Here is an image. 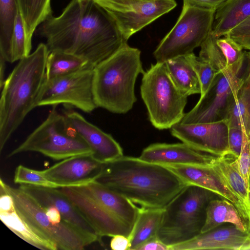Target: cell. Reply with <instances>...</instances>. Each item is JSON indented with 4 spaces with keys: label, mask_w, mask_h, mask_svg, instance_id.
Here are the masks:
<instances>
[{
    "label": "cell",
    "mask_w": 250,
    "mask_h": 250,
    "mask_svg": "<svg viewBox=\"0 0 250 250\" xmlns=\"http://www.w3.org/2000/svg\"><path fill=\"white\" fill-rule=\"evenodd\" d=\"M246 56L250 60V50L248 52H247V53H246Z\"/></svg>",
    "instance_id": "45"
},
{
    "label": "cell",
    "mask_w": 250,
    "mask_h": 250,
    "mask_svg": "<svg viewBox=\"0 0 250 250\" xmlns=\"http://www.w3.org/2000/svg\"><path fill=\"white\" fill-rule=\"evenodd\" d=\"M165 63L171 80L183 94L188 96L201 93L198 77L185 56L169 59Z\"/></svg>",
    "instance_id": "27"
},
{
    "label": "cell",
    "mask_w": 250,
    "mask_h": 250,
    "mask_svg": "<svg viewBox=\"0 0 250 250\" xmlns=\"http://www.w3.org/2000/svg\"><path fill=\"white\" fill-rule=\"evenodd\" d=\"M0 189L12 197L17 211L26 223L40 235L54 244L58 250H81L89 245L81 233L65 222L53 223L44 208L19 188L11 187L0 179Z\"/></svg>",
    "instance_id": "9"
},
{
    "label": "cell",
    "mask_w": 250,
    "mask_h": 250,
    "mask_svg": "<svg viewBox=\"0 0 250 250\" xmlns=\"http://www.w3.org/2000/svg\"><path fill=\"white\" fill-rule=\"evenodd\" d=\"M136 250H169V247L156 236L146 241Z\"/></svg>",
    "instance_id": "41"
},
{
    "label": "cell",
    "mask_w": 250,
    "mask_h": 250,
    "mask_svg": "<svg viewBox=\"0 0 250 250\" xmlns=\"http://www.w3.org/2000/svg\"><path fill=\"white\" fill-rule=\"evenodd\" d=\"M164 213V208H139L138 215L129 236V250H136L147 240L157 236Z\"/></svg>",
    "instance_id": "26"
},
{
    "label": "cell",
    "mask_w": 250,
    "mask_h": 250,
    "mask_svg": "<svg viewBox=\"0 0 250 250\" xmlns=\"http://www.w3.org/2000/svg\"><path fill=\"white\" fill-rule=\"evenodd\" d=\"M224 36L232 39L243 49L250 50V17L236 26Z\"/></svg>",
    "instance_id": "38"
},
{
    "label": "cell",
    "mask_w": 250,
    "mask_h": 250,
    "mask_svg": "<svg viewBox=\"0 0 250 250\" xmlns=\"http://www.w3.org/2000/svg\"><path fill=\"white\" fill-rule=\"evenodd\" d=\"M14 182L20 185H29L38 187L60 188V186L45 178L40 171L32 169L20 165L16 168Z\"/></svg>",
    "instance_id": "36"
},
{
    "label": "cell",
    "mask_w": 250,
    "mask_h": 250,
    "mask_svg": "<svg viewBox=\"0 0 250 250\" xmlns=\"http://www.w3.org/2000/svg\"><path fill=\"white\" fill-rule=\"evenodd\" d=\"M110 247L113 250H129L130 240L128 237L123 235H115L110 241Z\"/></svg>",
    "instance_id": "42"
},
{
    "label": "cell",
    "mask_w": 250,
    "mask_h": 250,
    "mask_svg": "<svg viewBox=\"0 0 250 250\" xmlns=\"http://www.w3.org/2000/svg\"><path fill=\"white\" fill-rule=\"evenodd\" d=\"M5 61L0 56V88H2L4 83V73L5 69Z\"/></svg>",
    "instance_id": "44"
},
{
    "label": "cell",
    "mask_w": 250,
    "mask_h": 250,
    "mask_svg": "<svg viewBox=\"0 0 250 250\" xmlns=\"http://www.w3.org/2000/svg\"><path fill=\"white\" fill-rule=\"evenodd\" d=\"M49 51L40 43L35 51L19 61L1 88L0 150L27 114L36 107L37 100L45 80Z\"/></svg>",
    "instance_id": "3"
},
{
    "label": "cell",
    "mask_w": 250,
    "mask_h": 250,
    "mask_svg": "<svg viewBox=\"0 0 250 250\" xmlns=\"http://www.w3.org/2000/svg\"><path fill=\"white\" fill-rule=\"evenodd\" d=\"M243 137L242 129L235 127L228 128V149L226 154L235 158L239 157L242 146Z\"/></svg>",
    "instance_id": "39"
},
{
    "label": "cell",
    "mask_w": 250,
    "mask_h": 250,
    "mask_svg": "<svg viewBox=\"0 0 250 250\" xmlns=\"http://www.w3.org/2000/svg\"><path fill=\"white\" fill-rule=\"evenodd\" d=\"M223 120L228 128L242 129L250 136V68L243 84L230 102Z\"/></svg>",
    "instance_id": "24"
},
{
    "label": "cell",
    "mask_w": 250,
    "mask_h": 250,
    "mask_svg": "<svg viewBox=\"0 0 250 250\" xmlns=\"http://www.w3.org/2000/svg\"><path fill=\"white\" fill-rule=\"evenodd\" d=\"M103 163L91 154L69 157L56 163L41 173L60 188L84 185L94 181L100 174Z\"/></svg>",
    "instance_id": "16"
},
{
    "label": "cell",
    "mask_w": 250,
    "mask_h": 250,
    "mask_svg": "<svg viewBox=\"0 0 250 250\" xmlns=\"http://www.w3.org/2000/svg\"><path fill=\"white\" fill-rule=\"evenodd\" d=\"M24 25L28 45L32 48V39L36 28L52 15L51 0H16Z\"/></svg>",
    "instance_id": "28"
},
{
    "label": "cell",
    "mask_w": 250,
    "mask_h": 250,
    "mask_svg": "<svg viewBox=\"0 0 250 250\" xmlns=\"http://www.w3.org/2000/svg\"><path fill=\"white\" fill-rule=\"evenodd\" d=\"M175 173L187 185H194L228 200L237 209L245 222V213L239 200L211 172L209 167L192 165L165 166Z\"/></svg>",
    "instance_id": "22"
},
{
    "label": "cell",
    "mask_w": 250,
    "mask_h": 250,
    "mask_svg": "<svg viewBox=\"0 0 250 250\" xmlns=\"http://www.w3.org/2000/svg\"><path fill=\"white\" fill-rule=\"evenodd\" d=\"M237 158L230 155L219 156L209 166L211 172L240 201L245 213V223L250 231V189L241 176Z\"/></svg>",
    "instance_id": "21"
},
{
    "label": "cell",
    "mask_w": 250,
    "mask_h": 250,
    "mask_svg": "<svg viewBox=\"0 0 250 250\" xmlns=\"http://www.w3.org/2000/svg\"><path fill=\"white\" fill-rule=\"evenodd\" d=\"M85 68H89L88 62L82 58L62 51H51L46 60L45 79L69 75Z\"/></svg>",
    "instance_id": "30"
},
{
    "label": "cell",
    "mask_w": 250,
    "mask_h": 250,
    "mask_svg": "<svg viewBox=\"0 0 250 250\" xmlns=\"http://www.w3.org/2000/svg\"><path fill=\"white\" fill-rule=\"evenodd\" d=\"M245 74L228 77L219 73L207 92L185 115L182 124L204 123L224 119L229 105L243 83Z\"/></svg>",
    "instance_id": "12"
},
{
    "label": "cell",
    "mask_w": 250,
    "mask_h": 250,
    "mask_svg": "<svg viewBox=\"0 0 250 250\" xmlns=\"http://www.w3.org/2000/svg\"><path fill=\"white\" fill-rule=\"evenodd\" d=\"M68 122L92 150V156L104 163L123 156L119 144L109 134L87 121L73 110L63 112Z\"/></svg>",
    "instance_id": "17"
},
{
    "label": "cell",
    "mask_w": 250,
    "mask_h": 250,
    "mask_svg": "<svg viewBox=\"0 0 250 250\" xmlns=\"http://www.w3.org/2000/svg\"><path fill=\"white\" fill-rule=\"evenodd\" d=\"M18 10L16 0H0V56L6 62Z\"/></svg>",
    "instance_id": "31"
},
{
    "label": "cell",
    "mask_w": 250,
    "mask_h": 250,
    "mask_svg": "<svg viewBox=\"0 0 250 250\" xmlns=\"http://www.w3.org/2000/svg\"><path fill=\"white\" fill-rule=\"evenodd\" d=\"M93 69L85 68L69 75L45 79L36 106L63 104L91 112L98 107L93 93Z\"/></svg>",
    "instance_id": "10"
},
{
    "label": "cell",
    "mask_w": 250,
    "mask_h": 250,
    "mask_svg": "<svg viewBox=\"0 0 250 250\" xmlns=\"http://www.w3.org/2000/svg\"><path fill=\"white\" fill-rule=\"evenodd\" d=\"M185 56L198 77L201 86L200 97L202 96L208 90L219 73L209 62L197 57L193 52Z\"/></svg>",
    "instance_id": "35"
},
{
    "label": "cell",
    "mask_w": 250,
    "mask_h": 250,
    "mask_svg": "<svg viewBox=\"0 0 250 250\" xmlns=\"http://www.w3.org/2000/svg\"><path fill=\"white\" fill-rule=\"evenodd\" d=\"M250 17V0H226L216 9L211 34L219 38Z\"/></svg>",
    "instance_id": "23"
},
{
    "label": "cell",
    "mask_w": 250,
    "mask_h": 250,
    "mask_svg": "<svg viewBox=\"0 0 250 250\" xmlns=\"http://www.w3.org/2000/svg\"><path fill=\"white\" fill-rule=\"evenodd\" d=\"M215 10L183 4L175 25L153 52L156 62L188 55L200 46L212 31Z\"/></svg>",
    "instance_id": "8"
},
{
    "label": "cell",
    "mask_w": 250,
    "mask_h": 250,
    "mask_svg": "<svg viewBox=\"0 0 250 250\" xmlns=\"http://www.w3.org/2000/svg\"><path fill=\"white\" fill-rule=\"evenodd\" d=\"M31 48L27 44L24 25L21 14L18 10L11 40L8 62L20 61L30 54Z\"/></svg>",
    "instance_id": "33"
},
{
    "label": "cell",
    "mask_w": 250,
    "mask_h": 250,
    "mask_svg": "<svg viewBox=\"0 0 250 250\" xmlns=\"http://www.w3.org/2000/svg\"><path fill=\"white\" fill-rule=\"evenodd\" d=\"M43 208L47 217L53 223L58 224L63 221L60 212L56 208L49 206Z\"/></svg>",
    "instance_id": "43"
},
{
    "label": "cell",
    "mask_w": 250,
    "mask_h": 250,
    "mask_svg": "<svg viewBox=\"0 0 250 250\" xmlns=\"http://www.w3.org/2000/svg\"><path fill=\"white\" fill-rule=\"evenodd\" d=\"M224 223H229L242 231H248L244 220L232 203L224 198L213 199L208 205L206 220L201 233L213 229Z\"/></svg>",
    "instance_id": "25"
},
{
    "label": "cell",
    "mask_w": 250,
    "mask_h": 250,
    "mask_svg": "<svg viewBox=\"0 0 250 250\" xmlns=\"http://www.w3.org/2000/svg\"><path fill=\"white\" fill-rule=\"evenodd\" d=\"M217 38L211 32L200 46L199 58L209 62L219 73L228 77L239 76V73L228 67L225 57L216 43Z\"/></svg>",
    "instance_id": "32"
},
{
    "label": "cell",
    "mask_w": 250,
    "mask_h": 250,
    "mask_svg": "<svg viewBox=\"0 0 250 250\" xmlns=\"http://www.w3.org/2000/svg\"><path fill=\"white\" fill-rule=\"evenodd\" d=\"M226 0H183V4L191 6L216 10Z\"/></svg>",
    "instance_id": "40"
},
{
    "label": "cell",
    "mask_w": 250,
    "mask_h": 250,
    "mask_svg": "<svg viewBox=\"0 0 250 250\" xmlns=\"http://www.w3.org/2000/svg\"><path fill=\"white\" fill-rule=\"evenodd\" d=\"M217 195L187 185L164 208L157 237L169 247L190 240L201 232L210 201Z\"/></svg>",
    "instance_id": "5"
},
{
    "label": "cell",
    "mask_w": 250,
    "mask_h": 250,
    "mask_svg": "<svg viewBox=\"0 0 250 250\" xmlns=\"http://www.w3.org/2000/svg\"><path fill=\"white\" fill-rule=\"evenodd\" d=\"M93 70V89L98 107L117 114L131 110L137 101V78L145 72L141 51L126 42Z\"/></svg>",
    "instance_id": "4"
},
{
    "label": "cell",
    "mask_w": 250,
    "mask_h": 250,
    "mask_svg": "<svg viewBox=\"0 0 250 250\" xmlns=\"http://www.w3.org/2000/svg\"><path fill=\"white\" fill-rule=\"evenodd\" d=\"M249 244V232L231 224L201 233L190 240L170 246L169 250H247Z\"/></svg>",
    "instance_id": "19"
},
{
    "label": "cell",
    "mask_w": 250,
    "mask_h": 250,
    "mask_svg": "<svg viewBox=\"0 0 250 250\" xmlns=\"http://www.w3.org/2000/svg\"><path fill=\"white\" fill-rule=\"evenodd\" d=\"M19 188L31 196L42 207L56 208L63 221L81 233L89 244L101 241V238L76 205L59 188L25 184L20 185Z\"/></svg>",
    "instance_id": "14"
},
{
    "label": "cell",
    "mask_w": 250,
    "mask_h": 250,
    "mask_svg": "<svg viewBox=\"0 0 250 250\" xmlns=\"http://www.w3.org/2000/svg\"><path fill=\"white\" fill-rule=\"evenodd\" d=\"M143 75L141 95L153 126L163 130L180 123L185 114L188 96L175 85L165 62L152 64Z\"/></svg>",
    "instance_id": "6"
},
{
    "label": "cell",
    "mask_w": 250,
    "mask_h": 250,
    "mask_svg": "<svg viewBox=\"0 0 250 250\" xmlns=\"http://www.w3.org/2000/svg\"><path fill=\"white\" fill-rule=\"evenodd\" d=\"M113 18L125 40L177 6L175 0H94Z\"/></svg>",
    "instance_id": "11"
},
{
    "label": "cell",
    "mask_w": 250,
    "mask_h": 250,
    "mask_svg": "<svg viewBox=\"0 0 250 250\" xmlns=\"http://www.w3.org/2000/svg\"><path fill=\"white\" fill-rule=\"evenodd\" d=\"M94 181L142 207L156 208H164L187 186L165 166L124 155L103 163Z\"/></svg>",
    "instance_id": "2"
},
{
    "label": "cell",
    "mask_w": 250,
    "mask_h": 250,
    "mask_svg": "<svg viewBox=\"0 0 250 250\" xmlns=\"http://www.w3.org/2000/svg\"><path fill=\"white\" fill-rule=\"evenodd\" d=\"M49 52L82 58L94 69L127 42L113 18L94 0H72L57 17L50 16L37 29Z\"/></svg>",
    "instance_id": "1"
},
{
    "label": "cell",
    "mask_w": 250,
    "mask_h": 250,
    "mask_svg": "<svg viewBox=\"0 0 250 250\" xmlns=\"http://www.w3.org/2000/svg\"><path fill=\"white\" fill-rule=\"evenodd\" d=\"M73 187L98 201L133 229L138 215L139 208L131 201L95 181Z\"/></svg>",
    "instance_id": "20"
},
{
    "label": "cell",
    "mask_w": 250,
    "mask_h": 250,
    "mask_svg": "<svg viewBox=\"0 0 250 250\" xmlns=\"http://www.w3.org/2000/svg\"><path fill=\"white\" fill-rule=\"evenodd\" d=\"M224 37L217 39L216 43L225 57L228 67L240 73L246 54L236 42L229 37Z\"/></svg>",
    "instance_id": "34"
},
{
    "label": "cell",
    "mask_w": 250,
    "mask_h": 250,
    "mask_svg": "<svg viewBox=\"0 0 250 250\" xmlns=\"http://www.w3.org/2000/svg\"><path fill=\"white\" fill-rule=\"evenodd\" d=\"M228 126L222 119L215 122L177 123L170 128L171 135L192 147L217 156L228 149Z\"/></svg>",
    "instance_id": "13"
},
{
    "label": "cell",
    "mask_w": 250,
    "mask_h": 250,
    "mask_svg": "<svg viewBox=\"0 0 250 250\" xmlns=\"http://www.w3.org/2000/svg\"><path fill=\"white\" fill-rule=\"evenodd\" d=\"M0 218L11 231L32 246L41 250H58L54 244L33 230L19 215L15 207L9 211H0Z\"/></svg>",
    "instance_id": "29"
},
{
    "label": "cell",
    "mask_w": 250,
    "mask_h": 250,
    "mask_svg": "<svg viewBox=\"0 0 250 250\" xmlns=\"http://www.w3.org/2000/svg\"><path fill=\"white\" fill-rule=\"evenodd\" d=\"M237 161L240 173L249 189L250 178V136L247 135L244 131L242 148Z\"/></svg>",
    "instance_id": "37"
},
{
    "label": "cell",
    "mask_w": 250,
    "mask_h": 250,
    "mask_svg": "<svg viewBox=\"0 0 250 250\" xmlns=\"http://www.w3.org/2000/svg\"><path fill=\"white\" fill-rule=\"evenodd\" d=\"M219 156L196 150L185 143H154L144 148L140 159L163 166H210Z\"/></svg>",
    "instance_id": "18"
},
{
    "label": "cell",
    "mask_w": 250,
    "mask_h": 250,
    "mask_svg": "<svg viewBox=\"0 0 250 250\" xmlns=\"http://www.w3.org/2000/svg\"><path fill=\"white\" fill-rule=\"evenodd\" d=\"M59 188L73 202L101 238L116 235L129 237L132 229L98 201L73 187Z\"/></svg>",
    "instance_id": "15"
},
{
    "label": "cell",
    "mask_w": 250,
    "mask_h": 250,
    "mask_svg": "<svg viewBox=\"0 0 250 250\" xmlns=\"http://www.w3.org/2000/svg\"><path fill=\"white\" fill-rule=\"evenodd\" d=\"M55 106L46 119L7 156L21 152H37L56 160L85 154H92L90 147Z\"/></svg>",
    "instance_id": "7"
},
{
    "label": "cell",
    "mask_w": 250,
    "mask_h": 250,
    "mask_svg": "<svg viewBox=\"0 0 250 250\" xmlns=\"http://www.w3.org/2000/svg\"><path fill=\"white\" fill-rule=\"evenodd\" d=\"M78 0L79 1H84V0Z\"/></svg>",
    "instance_id": "46"
}]
</instances>
